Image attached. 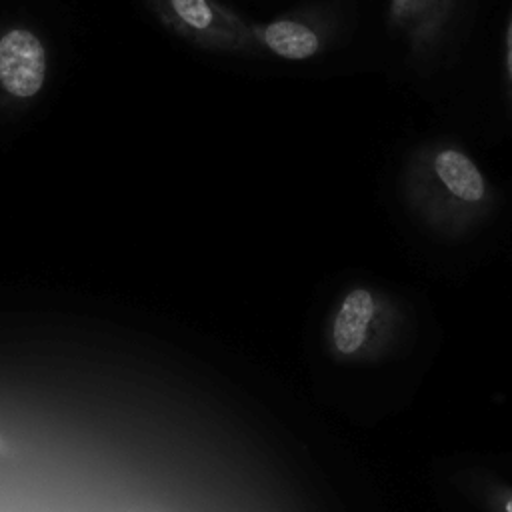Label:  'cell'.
<instances>
[{
    "instance_id": "obj_1",
    "label": "cell",
    "mask_w": 512,
    "mask_h": 512,
    "mask_svg": "<svg viewBox=\"0 0 512 512\" xmlns=\"http://www.w3.org/2000/svg\"><path fill=\"white\" fill-rule=\"evenodd\" d=\"M378 196L408 252L438 268L476 264L512 238V180L448 126L400 138L384 160Z\"/></svg>"
},
{
    "instance_id": "obj_2",
    "label": "cell",
    "mask_w": 512,
    "mask_h": 512,
    "mask_svg": "<svg viewBox=\"0 0 512 512\" xmlns=\"http://www.w3.org/2000/svg\"><path fill=\"white\" fill-rule=\"evenodd\" d=\"M496 14L498 0H372L376 74L486 140Z\"/></svg>"
},
{
    "instance_id": "obj_3",
    "label": "cell",
    "mask_w": 512,
    "mask_h": 512,
    "mask_svg": "<svg viewBox=\"0 0 512 512\" xmlns=\"http://www.w3.org/2000/svg\"><path fill=\"white\" fill-rule=\"evenodd\" d=\"M260 72L328 78L376 72L370 0H296L252 16Z\"/></svg>"
},
{
    "instance_id": "obj_4",
    "label": "cell",
    "mask_w": 512,
    "mask_h": 512,
    "mask_svg": "<svg viewBox=\"0 0 512 512\" xmlns=\"http://www.w3.org/2000/svg\"><path fill=\"white\" fill-rule=\"evenodd\" d=\"M154 24L192 54L218 66L260 72L252 16L228 0H140Z\"/></svg>"
},
{
    "instance_id": "obj_5",
    "label": "cell",
    "mask_w": 512,
    "mask_h": 512,
    "mask_svg": "<svg viewBox=\"0 0 512 512\" xmlns=\"http://www.w3.org/2000/svg\"><path fill=\"white\" fill-rule=\"evenodd\" d=\"M58 70L56 42L28 12L0 14V126L28 120L46 100Z\"/></svg>"
},
{
    "instance_id": "obj_6",
    "label": "cell",
    "mask_w": 512,
    "mask_h": 512,
    "mask_svg": "<svg viewBox=\"0 0 512 512\" xmlns=\"http://www.w3.org/2000/svg\"><path fill=\"white\" fill-rule=\"evenodd\" d=\"M486 142H512V0H498Z\"/></svg>"
},
{
    "instance_id": "obj_7",
    "label": "cell",
    "mask_w": 512,
    "mask_h": 512,
    "mask_svg": "<svg viewBox=\"0 0 512 512\" xmlns=\"http://www.w3.org/2000/svg\"><path fill=\"white\" fill-rule=\"evenodd\" d=\"M506 512H512V498L506 502Z\"/></svg>"
},
{
    "instance_id": "obj_8",
    "label": "cell",
    "mask_w": 512,
    "mask_h": 512,
    "mask_svg": "<svg viewBox=\"0 0 512 512\" xmlns=\"http://www.w3.org/2000/svg\"><path fill=\"white\" fill-rule=\"evenodd\" d=\"M510 256H512V252H510Z\"/></svg>"
},
{
    "instance_id": "obj_9",
    "label": "cell",
    "mask_w": 512,
    "mask_h": 512,
    "mask_svg": "<svg viewBox=\"0 0 512 512\" xmlns=\"http://www.w3.org/2000/svg\"><path fill=\"white\" fill-rule=\"evenodd\" d=\"M370 2H372V0H370Z\"/></svg>"
}]
</instances>
